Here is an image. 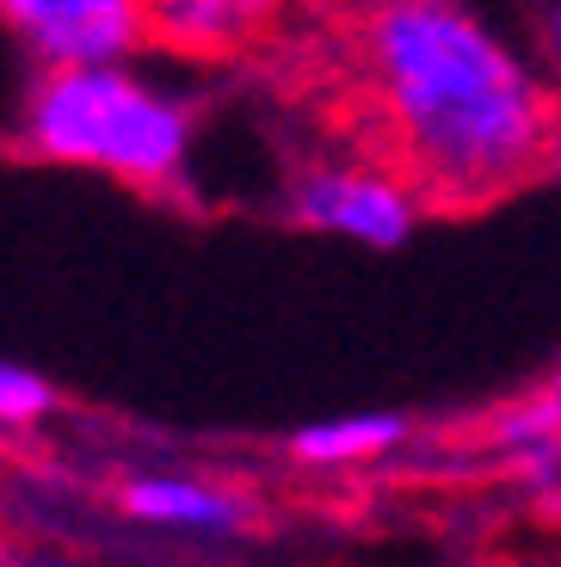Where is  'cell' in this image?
I'll use <instances>...</instances> for the list:
<instances>
[{"label": "cell", "instance_id": "4", "mask_svg": "<svg viewBox=\"0 0 561 567\" xmlns=\"http://www.w3.org/2000/svg\"><path fill=\"white\" fill-rule=\"evenodd\" d=\"M0 38L38 69L69 62H136L149 50V0H0Z\"/></svg>", "mask_w": 561, "mask_h": 567}, {"label": "cell", "instance_id": "6", "mask_svg": "<svg viewBox=\"0 0 561 567\" xmlns=\"http://www.w3.org/2000/svg\"><path fill=\"white\" fill-rule=\"evenodd\" d=\"M118 499L136 525H161V530H235L247 518L241 494L192 482V475H136Z\"/></svg>", "mask_w": 561, "mask_h": 567}, {"label": "cell", "instance_id": "10", "mask_svg": "<svg viewBox=\"0 0 561 567\" xmlns=\"http://www.w3.org/2000/svg\"><path fill=\"white\" fill-rule=\"evenodd\" d=\"M531 43H537V69H543L549 86L561 93V0H543V7H537Z\"/></svg>", "mask_w": 561, "mask_h": 567}, {"label": "cell", "instance_id": "1", "mask_svg": "<svg viewBox=\"0 0 561 567\" xmlns=\"http://www.w3.org/2000/svg\"><path fill=\"white\" fill-rule=\"evenodd\" d=\"M346 56L377 155L432 210H476L543 179L561 93L469 0H358Z\"/></svg>", "mask_w": 561, "mask_h": 567}, {"label": "cell", "instance_id": "11", "mask_svg": "<svg viewBox=\"0 0 561 567\" xmlns=\"http://www.w3.org/2000/svg\"><path fill=\"white\" fill-rule=\"evenodd\" d=\"M543 179H555V185H561V117H555V130H549V155H543Z\"/></svg>", "mask_w": 561, "mask_h": 567}, {"label": "cell", "instance_id": "7", "mask_svg": "<svg viewBox=\"0 0 561 567\" xmlns=\"http://www.w3.org/2000/svg\"><path fill=\"white\" fill-rule=\"evenodd\" d=\"M407 420L401 413H339V420H315L290 439V451L303 463H322V468H339V463H370L382 456L389 444H401Z\"/></svg>", "mask_w": 561, "mask_h": 567}, {"label": "cell", "instance_id": "2", "mask_svg": "<svg viewBox=\"0 0 561 567\" xmlns=\"http://www.w3.org/2000/svg\"><path fill=\"white\" fill-rule=\"evenodd\" d=\"M192 105L136 62H69L38 69L19 100L13 142L38 161L81 173H105L118 185L173 192L192 167Z\"/></svg>", "mask_w": 561, "mask_h": 567}, {"label": "cell", "instance_id": "8", "mask_svg": "<svg viewBox=\"0 0 561 567\" xmlns=\"http://www.w3.org/2000/svg\"><path fill=\"white\" fill-rule=\"evenodd\" d=\"M500 439H506V444H519L531 463H555V456H561V377L549 383V395L524 401L519 413H506Z\"/></svg>", "mask_w": 561, "mask_h": 567}, {"label": "cell", "instance_id": "9", "mask_svg": "<svg viewBox=\"0 0 561 567\" xmlns=\"http://www.w3.org/2000/svg\"><path fill=\"white\" fill-rule=\"evenodd\" d=\"M50 383H43L38 370H26V364H7L0 358V425H31V420H43L50 413Z\"/></svg>", "mask_w": 561, "mask_h": 567}, {"label": "cell", "instance_id": "12", "mask_svg": "<svg viewBox=\"0 0 561 567\" xmlns=\"http://www.w3.org/2000/svg\"><path fill=\"white\" fill-rule=\"evenodd\" d=\"M13 567H69V561H13Z\"/></svg>", "mask_w": 561, "mask_h": 567}, {"label": "cell", "instance_id": "5", "mask_svg": "<svg viewBox=\"0 0 561 567\" xmlns=\"http://www.w3.org/2000/svg\"><path fill=\"white\" fill-rule=\"evenodd\" d=\"M284 13L290 0H149V38L185 62H228L259 50Z\"/></svg>", "mask_w": 561, "mask_h": 567}, {"label": "cell", "instance_id": "13", "mask_svg": "<svg viewBox=\"0 0 561 567\" xmlns=\"http://www.w3.org/2000/svg\"><path fill=\"white\" fill-rule=\"evenodd\" d=\"M0 142H7V130H0Z\"/></svg>", "mask_w": 561, "mask_h": 567}, {"label": "cell", "instance_id": "3", "mask_svg": "<svg viewBox=\"0 0 561 567\" xmlns=\"http://www.w3.org/2000/svg\"><path fill=\"white\" fill-rule=\"evenodd\" d=\"M290 216L309 235H334V241L389 254V247L414 241V228L426 216V192L389 155L315 161L290 185Z\"/></svg>", "mask_w": 561, "mask_h": 567}]
</instances>
